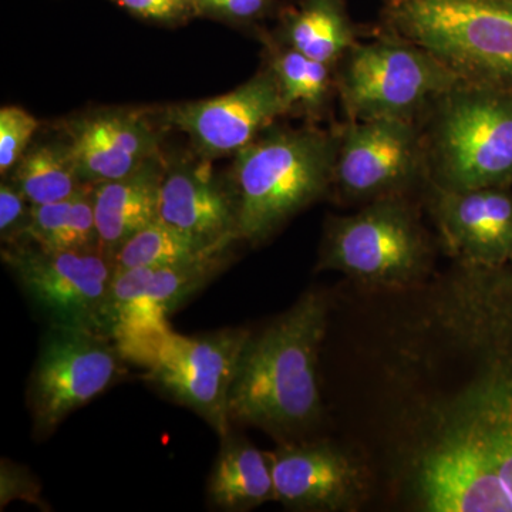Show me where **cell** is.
<instances>
[{
	"label": "cell",
	"mask_w": 512,
	"mask_h": 512,
	"mask_svg": "<svg viewBox=\"0 0 512 512\" xmlns=\"http://www.w3.org/2000/svg\"><path fill=\"white\" fill-rule=\"evenodd\" d=\"M352 309L349 446L414 512H512V265L451 261Z\"/></svg>",
	"instance_id": "obj_1"
},
{
	"label": "cell",
	"mask_w": 512,
	"mask_h": 512,
	"mask_svg": "<svg viewBox=\"0 0 512 512\" xmlns=\"http://www.w3.org/2000/svg\"><path fill=\"white\" fill-rule=\"evenodd\" d=\"M332 305L328 292H305L261 333H251L229 392L232 424H247L288 443L322 423L320 353Z\"/></svg>",
	"instance_id": "obj_2"
},
{
	"label": "cell",
	"mask_w": 512,
	"mask_h": 512,
	"mask_svg": "<svg viewBox=\"0 0 512 512\" xmlns=\"http://www.w3.org/2000/svg\"><path fill=\"white\" fill-rule=\"evenodd\" d=\"M338 131L272 126L234 156L225 174L241 242L258 247L328 197Z\"/></svg>",
	"instance_id": "obj_3"
},
{
	"label": "cell",
	"mask_w": 512,
	"mask_h": 512,
	"mask_svg": "<svg viewBox=\"0 0 512 512\" xmlns=\"http://www.w3.org/2000/svg\"><path fill=\"white\" fill-rule=\"evenodd\" d=\"M426 114L427 185L467 191L511 184L512 92L461 82Z\"/></svg>",
	"instance_id": "obj_4"
},
{
	"label": "cell",
	"mask_w": 512,
	"mask_h": 512,
	"mask_svg": "<svg viewBox=\"0 0 512 512\" xmlns=\"http://www.w3.org/2000/svg\"><path fill=\"white\" fill-rule=\"evenodd\" d=\"M386 32L429 52L461 82L512 92V3L382 0Z\"/></svg>",
	"instance_id": "obj_5"
},
{
	"label": "cell",
	"mask_w": 512,
	"mask_h": 512,
	"mask_svg": "<svg viewBox=\"0 0 512 512\" xmlns=\"http://www.w3.org/2000/svg\"><path fill=\"white\" fill-rule=\"evenodd\" d=\"M436 251L409 197L369 202L329 217L320 241L318 272H339L363 291H399L436 271Z\"/></svg>",
	"instance_id": "obj_6"
},
{
	"label": "cell",
	"mask_w": 512,
	"mask_h": 512,
	"mask_svg": "<svg viewBox=\"0 0 512 512\" xmlns=\"http://www.w3.org/2000/svg\"><path fill=\"white\" fill-rule=\"evenodd\" d=\"M458 83L436 57L387 32L357 42L336 66V92L349 121H417Z\"/></svg>",
	"instance_id": "obj_7"
},
{
	"label": "cell",
	"mask_w": 512,
	"mask_h": 512,
	"mask_svg": "<svg viewBox=\"0 0 512 512\" xmlns=\"http://www.w3.org/2000/svg\"><path fill=\"white\" fill-rule=\"evenodd\" d=\"M2 259L50 325L106 336L107 299L116 274L111 256L100 248L46 251L22 242L3 245Z\"/></svg>",
	"instance_id": "obj_8"
},
{
	"label": "cell",
	"mask_w": 512,
	"mask_h": 512,
	"mask_svg": "<svg viewBox=\"0 0 512 512\" xmlns=\"http://www.w3.org/2000/svg\"><path fill=\"white\" fill-rule=\"evenodd\" d=\"M126 362L116 343L106 336L52 326L28 390L37 439L50 436L70 414L119 382Z\"/></svg>",
	"instance_id": "obj_9"
},
{
	"label": "cell",
	"mask_w": 512,
	"mask_h": 512,
	"mask_svg": "<svg viewBox=\"0 0 512 512\" xmlns=\"http://www.w3.org/2000/svg\"><path fill=\"white\" fill-rule=\"evenodd\" d=\"M427 183L423 133L417 121H348L338 130L332 192L346 204L409 197Z\"/></svg>",
	"instance_id": "obj_10"
},
{
	"label": "cell",
	"mask_w": 512,
	"mask_h": 512,
	"mask_svg": "<svg viewBox=\"0 0 512 512\" xmlns=\"http://www.w3.org/2000/svg\"><path fill=\"white\" fill-rule=\"evenodd\" d=\"M248 329H224L204 336L165 333L141 360L147 380L190 407L220 437L231 433L228 402Z\"/></svg>",
	"instance_id": "obj_11"
},
{
	"label": "cell",
	"mask_w": 512,
	"mask_h": 512,
	"mask_svg": "<svg viewBox=\"0 0 512 512\" xmlns=\"http://www.w3.org/2000/svg\"><path fill=\"white\" fill-rule=\"evenodd\" d=\"M275 501L286 510L352 512L373 495V478L363 458L335 441H288L271 451Z\"/></svg>",
	"instance_id": "obj_12"
},
{
	"label": "cell",
	"mask_w": 512,
	"mask_h": 512,
	"mask_svg": "<svg viewBox=\"0 0 512 512\" xmlns=\"http://www.w3.org/2000/svg\"><path fill=\"white\" fill-rule=\"evenodd\" d=\"M161 116L168 128L190 138L195 153L215 160L234 157L286 116V109L275 74L265 66L232 92L171 104Z\"/></svg>",
	"instance_id": "obj_13"
},
{
	"label": "cell",
	"mask_w": 512,
	"mask_h": 512,
	"mask_svg": "<svg viewBox=\"0 0 512 512\" xmlns=\"http://www.w3.org/2000/svg\"><path fill=\"white\" fill-rule=\"evenodd\" d=\"M168 126L161 109L101 107L60 121L84 184H100L134 173L163 153Z\"/></svg>",
	"instance_id": "obj_14"
},
{
	"label": "cell",
	"mask_w": 512,
	"mask_h": 512,
	"mask_svg": "<svg viewBox=\"0 0 512 512\" xmlns=\"http://www.w3.org/2000/svg\"><path fill=\"white\" fill-rule=\"evenodd\" d=\"M429 187L427 208L451 261L512 265V194L508 187L447 191Z\"/></svg>",
	"instance_id": "obj_15"
},
{
	"label": "cell",
	"mask_w": 512,
	"mask_h": 512,
	"mask_svg": "<svg viewBox=\"0 0 512 512\" xmlns=\"http://www.w3.org/2000/svg\"><path fill=\"white\" fill-rule=\"evenodd\" d=\"M212 161L195 151L167 156L158 218L208 245L239 244L227 178Z\"/></svg>",
	"instance_id": "obj_16"
},
{
	"label": "cell",
	"mask_w": 512,
	"mask_h": 512,
	"mask_svg": "<svg viewBox=\"0 0 512 512\" xmlns=\"http://www.w3.org/2000/svg\"><path fill=\"white\" fill-rule=\"evenodd\" d=\"M167 154L161 153L134 173L93 185L99 247L114 258L124 242L158 218Z\"/></svg>",
	"instance_id": "obj_17"
},
{
	"label": "cell",
	"mask_w": 512,
	"mask_h": 512,
	"mask_svg": "<svg viewBox=\"0 0 512 512\" xmlns=\"http://www.w3.org/2000/svg\"><path fill=\"white\" fill-rule=\"evenodd\" d=\"M208 498L215 508L244 512L275 501L271 453L231 433L221 437V450L212 467Z\"/></svg>",
	"instance_id": "obj_18"
},
{
	"label": "cell",
	"mask_w": 512,
	"mask_h": 512,
	"mask_svg": "<svg viewBox=\"0 0 512 512\" xmlns=\"http://www.w3.org/2000/svg\"><path fill=\"white\" fill-rule=\"evenodd\" d=\"M274 37L309 59L335 69L359 42L345 0H299L282 10Z\"/></svg>",
	"instance_id": "obj_19"
},
{
	"label": "cell",
	"mask_w": 512,
	"mask_h": 512,
	"mask_svg": "<svg viewBox=\"0 0 512 512\" xmlns=\"http://www.w3.org/2000/svg\"><path fill=\"white\" fill-rule=\"evenodd\" d=\"M6 178L32 205L67 200L87 185L69 141L56 128L55 136L33 140Z\"/></svg>",
	"instance_id": "obj_20"
},
{
	"label": "cell",
	"mask_w": 512,
	"mask_h": 512,
	"mask_svg": "<svg viewBox=\"0 0 512 512\" xmlns=\"http://www.w3.org/2000/svg\"><path fill=\"white\" fill-rule=\"evenodd\" d=\"M265 37L266 66L275 74L284 97L286 116L301 114L318 119L336 92L335 67L309 59L274 36Z\"/></svg>",
	"instance_id": "obj_21"
},
{
	"label": "cell",
	"mask_w": 512,
	"mask_h": 512,
	"mask_svg": "<svg viewBox=\"0 0 512 512\" xmlns=\"http://www.w3.org/2000/svg\"><path fill=\"white\" fill-rule=\"evenodd\" d=\"M23 242L35 244L46 251L100 248L93 185L87 184L67 200L32 205V217Z\"/></svg>",
	"instance_id": "obj_22"
},
{
	"label": "cell",
	"mask_w": 512,
	"mask_h": 512,
	"mask_svg": "<svg viewBox=\"0 0 512 512\" xmlns=\"http://www.w3.org/2000/svg\"><path fill=\"white\" fill-rule=\"evenodd\" d=\"M235 245L237 244H205L200 239L190 237L157 218L124 242L123 247L114 255V266L116 271L131 268H164L194 261L201 256Z\"/></svg>",
	"instance_id": "obj_23"
},
{
	"label": "cell",
	"mask_w": 512,
	"mask_h": 512,
	"mask_svg": "<svg viewBox=\"0 0 512 512\" xmlns=\"http://www.w3.org/2000/svg\"><path fill=\"white\" fill-rule=\"evenodd\" d=\"M234 247L220 249L194 261L153 269L147 296L158 318L168 316L204 288L231 261Z\"/></svg>",
	"instance_id": "obj_24"
},
{
	"label": "cell",
	"mask_w": 512,
	"mask_h": 512,
	"mask_svg": "<svg viewBox=\"0 0 512 512\" xmlns=\"http://www.w3.org/2000/svg\"><path fill=\"white\" fill-rule=\"evenodd\" d=\"M40 123L35 116L18 106L0 110V174L8 177L35 140Z\"/></svg>",
	"instance_id": "obj_25"
},
{
	"label": "cell",
	"mask_w": 512,
	"mask_h": 512,
	"mask_svg": "<svg viewBox=\"0 0 512 512\" xmlns=\"http://www.w3.org/2000/svg\"><path fill=\"white\" fill-rule=\"evenodd\" d=\"M32 204L9 180L0 185V238L3 245H15L25 241Z\"/></svg>",
	"instance_id": "obj_26"
},
{
	"label": "cell",
	"mask_w": 512,
	"mask_h": 512,
	"mask_svg": "<svg viewBox=\"0 0 512 512\" xmlns=\"http://www.w3.org/2000/svg\"><path fill=\"white\" fill-rule=\"evenodd\" d=\"M137 18L163 25H181L197 18L192 0H111Z\"/></svg>",
	"instance_id": "obj_27"
},
{
	"label": "cell",
	"mask_w": 512,
	"mask_h": 512,
	"mask_svg": "<svg viewBox=\"0 0 512 512\" xmlns=\"http://www.w3.org/2000/svg\"><path fill=\"white\" fill-rule=\"evenodd\" d=\"M197 16L231 23H254L268 15L274 0H192Z\"/></svg>",
	"instance_id": "obj_28"
},
{
	"label": "cell",
	"mask_w": 512,
	"mask_h": 512,
	"mask_svg": "<svg viewBox=\"0 0 512 512\" xmlns=\"http://www.w3.org/2000/svg\"><path fill=\"white\" fill-rule=\"evenodd\" d=\"M0 498L2 507L12 500H25L30 504L40 505V488L28 471L19 466H13L9 461H2V480H0Z\"/></svg>",
	"instance_id": "obj_29"
},
{
	"label": "cell",
	"mask_w": 512,
	"mask_h": 512,
	"mask_svg": "<svg viewBox=\"0 0 512 512\" xmlns=\"http://www.w3.org/2000/svg\"><path fill=\"white\" fill-rule=\"evenodd\" d=\"M504 2L512 3V0H504Z\"/></svg>",
	"instance_id": "obj_30"
}]
</instances>
